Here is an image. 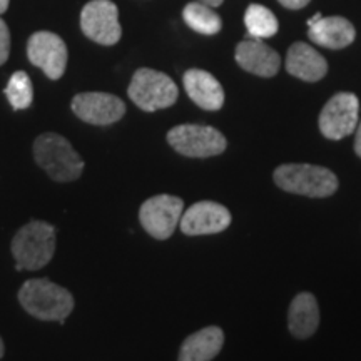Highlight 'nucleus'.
Returning <instances> with one entry per match:
<instances>
[{
  "instance_id": "obj_1",
  "label": "nucleus",
  "mask_w": 361,
  "mask_h": 361,
  "mask_svg": "<svg viewBox=\"0 0 361 361\" xmlns=\"http://www.w3.org/2000/svg\"><path fill=\"white\" fill-rule=\"evenodd\" d=\"M17 298L25 313L40 322L64 323L75 305L69 290L47 278L27 279L20 286Z\"/></svg>"
},
{
  "instance_id": "obj_2",
  "label": "nucleus",
  "mask_w": 361,
  "mask_h": 361,
  "mask_svg": "<svg viewBox=\"0 0 361 361\" xmlns=\"http://www.w3.org/2000/svg\"><path fill=\"white\" fill-rule=\"evenodd\" d=\"M34 159L56 183H72L82 176L84 161L64 135L40 134L34 142Z\"/></svg>"
},
{
  "instance_id": "obj_3",
  "label": "nucleus",
  "mask_w": 361,
  "mask_h": 361,
  "mask_svg": "<svg viewBox=\"0 0 361 361\" xmlns=\"http://www.w3.org/2000/svg\"><path fill=\"white\" fill-rule=\"evenodd\" d=\"M11 250L17 271L44 268L56 252V228L45 221H30L16 233Z\"/></svg>"
},
{
  "instance_id": "obj_4",
  "label": "nucleus",
  "mask_w": 361,
  "mask_h": 361,
  "mask_svg": "<svg viewBox=\"0 0 361 361\" xmlns=\"http://www.w3.org/2000/svg\"><path fill=\"white\" fill-rule=\"evenodd\" d=\"M274 184L290 194L306 197H329L338 191L333 171L314 164H281L273 173Z\"/></svg>"
},
{
  "instance_id": "obj_5",
  "label": "nucleus",
  "mask_w": 361,
  "mask_h": 361,
  "mask_svg": "<svg viewBox=\"0 0 361 361\" xmlns=\"http://www.w3.org/2000/svg\"><path fill=\"white\" fill-rule=\"evenodd\" d=\"M128 94L139 109L154 112L173 106L179 97V89L164 72L142 67L133 75Z\"/></svg>"
},
{
  "instance_id": "obj_6",
  "label": "nucleus",
  "mask_w": 361,
  "mask_h": 361,
  "mask_svg": "<svg viewBox=\"0 0 361 361\" xmlns=\"http://www.w3.org/2000/svg\"><path fill=\"white\" fill-rule=\"evenodd\" d=\"M168 142L180 156L213 157L223 154L228 147V141L218 129L201 124H180L168 133Z\"/></svg>"
},
{
  "instance_id": "obj_7",
  "label": "nucleus",
  "mask_w": 361,
  "mask_h": 361,
  "mask_svg": "<svg viewBox=\"0 0 361 361\" xmlns=\"http://www.w3.org/2000/svg\"><path fill=\"white\" fill-rule=\"evenodd\" d=\"M184 213V201L173 194H157L146 200L139 209V223L149 236L159 241L173 236Z\"/></svg>"
},
{
  "instance_id": "obj_8",
  "label": "nucleus",
  "mask_w": 361,
  "mask_h": 361,
  "mask_svg": "<svg viewBox=\"0 0 361 361\" xmlns=\"http://www.w3.org/2000/svg\"><path fill=\"white\" fill-rule=\"evenodd\" d=\"M360 123V101L351 92H338L324 104L319 114V130L326 139L340 141L353 134Z\"/></svg>"
},
{
  "instance_id": "obj_9",
  "label": "nucleus",
  "mask_w": 361,
  "mask_h": 361,
  "mask_svg": "<svg viewBox=\"0 0 361 361\" xmlns=\"http://www.w3.org/2000/svg\"><path fill=\"white\" fill-rule=\"evenodd\" d=\"M80 29L85 37L101 45L119 42L123 29L119 24V8L111 0H92L80 13Z\"/></svg>"
},
{
  "instance_id": "obj_10",
  "label": "nucleus",
  "mask_w": 361,
  "mask_h": 361,
  "mask_svg": "<svg viewBox=\"0 0 361 361\" xmlns=\"http://www.w3.org/2000/svg\"><path fill=\"white\" fill-rule=\"evenodd\" d=\"M27 57L35 67L42 69L49 79L57 80L64 75L67 67V45L57 34L40 30L30 35Z\"/></svg>"
},
{
  "instance_id": "obj_11",
  "label": "nucleus",
  "mask_w": 361,
  "mask_h": 361,
  "mask_svg": "<svg viewBox=\"0 0 361 361\" xmlns=\"http://www.w3.org/2000/svg\"><path fill=\"white\" fill-rule=\"evenodd\" d=\"M72 111L84 123L92 126H111L126 114V104L114 94L82 92L71 102Z\"/></svg>"
},
{
  "instance_id": "obj_12",
  "label": "nucleus",
  "mask_w": 361,
  "mask_h": 361,
  "mask_svg": "<svg viewBox=\"0 0 361 361\" xmlns=\"http://www.w3.org/2000/svg\"><path fill=\"white\" fill-rule=\"evenodd\" d=\"M231 224V213L219 202L200 201L189 206L179 221V228L186 236L218 234Z\"/></svg>"
},
{
  "instance_id": "obj_13",
  "label": "nucleus",
  "mask_w": 361,
  "mask_h": 361,
  "mask_svg": "<svg viewBox=\"0 0 361 361\" xmlns=\"http://www.w3.org/2000/svg\"><path fill=\"white\" fill-rule=\"evenodd\" d=\"M236 62L243 71L259 78H273L278 74L281 59L279 54L261 39H246L236 47Z\"/></svg>"
},
{
  "instance_id": "obj_14",
  "label": "nucleus",
  "mask_w": 361,
  "mask_h": 361,
  "mask_svg": "<svg viewBox=\"0 0 361 361\" xmlns=\"http://www.w3.org/2000/svg\"><path fill=\"white\" fill-rule=\"evenodd\" d=\"M191 101L204 111H219L224 104V90L219 80L207 71L189 69L183 78Z\"/></svg>"
},
{
  "instance_id": "obj_15",
  "label": "nucleus",
  "mask_w": 361,
  "mask_h": 361,
  "mask_svg": "<svg viewBox=\"0 0 361 361\" xmlns=\"http://www.w3.org/2000/svg\"><path fill=\"white\" fill-rule=\"evenodd\" d=\"M286 71L305 82H318L326 75L328 62L311 45L296 42L288 51Z\"/></svg>"
},
{
  "instance_id": "obj_16",
  "label": "nucleus",
  "mask_w": 361,
  "mask_h": 361,
  "mask_svg": "<svg viewBox=\"0 0 361 361\" xmlns=\"http://www.w3.org/2000/svg\"><path fill=\"white\" fill-rule=\"evenodd\" d=\"M319 326V306L314 295L298 293L288 310V328L298 340H308Z\"/></svg>"
},
{
  "instance_id": "obj_17",
  "label": "nucleus",
  "mask_w": 361,
  "mask_h": 361,
  "mask_svg": "<svg viewBox=\"0 0 361 361\" xmlns=\"http://www.w3.org/2000/svg\"><path fill=\"white\" fill-rule=\"evenodd\" d=\"M223 346V329L219 326H206L183 341L178 361H213L221 353Z\"/></svg>"
},
{
  "instance_id": "obj_18",
  "label": "nucleus",
  "mask_w": 361,
  "mask_h": 361,
  "mask_svg": "<svg viewBox=\"0 0 361 361\" xmlns=\"http://www.w3.org/2000/svg\"><path fill=\"white\" fill-rule=\"evenodd\" d=\"M308 37L322 47L338 51V49H345L353 44L356 30L353 24L345 17H323L314 25L308 27Z\"/></svg>"
},
{
  "instance_id": "obj_19",
  "label": "nucleus",
  "mask_w": 361,
  "mask_h": 361,
  "mask_svg": "<svg viewBox=\"0 0 361 361\" xmlns=\"http://www.w3.org/2000/svg\"><path fill=\"white\" fill-rule=\"evenodd\" d=\"M183 17L184 22L191 27L194 32H200L202 35L218 34L221 27H223V20H221V17L214 12V8L201 2L188 4V6L184 7Z\"/></svg>"
},
{
  "instance_id": "obj_20",
  "label": "nucleus",
  "mask_w": 361,
  "mask_h": 361,
  "mask_svg": "<svg viewBox=\"0 0 361 361\" xmlns=\"http://www.w3.org/2000/svg\"><path fill=\"white\" fill-rule=\"evenodd\" d=\"M247 35L252 39H269L278 32L279 24L276 16L268 7L252 4L245 13Z\"/></svg>"
},
{
  "instance_id": "obj_21",
  "label": "nucleus",
  "mask_w": 361,
  "mask_h": 361,
  "mask_svg": "<svg viewBox=\"0 0 361 361\" xmlns=\"http://www.w3.org/2000/svg\"><path fill=\"white\" fill-rule=\"evenodd\" d=\"M4 92H6L8 102H11V106L16 111L27 109L34 101L32 80H30L29 74L24 71L13 72Z\"/></svg>"
},
{
  "instance_id": "obj_22",
  "label": "nucleus",
  "mask_w": 361,
  "mask_h": 361,
  "mask_svg": "<svg viewBox=\"0 0 361 361\" xmlns=\"http://www.w3.org/2000/svg\"><path fill=\"white\" fill-rule=\"evenodd\" d=\"M11 54V32L6 22L0 17V66L6 64Z\"/></svg>"
},
{
  "instance_id": "obj_23",
  "label": "nucleus",
  "mask_w": 361,
  "mask_h": 361,
  "mask_svg": "<svg viewBox=\"0 0 361 361\" xmlns=\"http://www.w3.org/2000/svg\"><path fill=\"white\" fill-rule=\"evenodd\" d=\"M283 7L291 8V11H300V8L306 7L310 4V0H278Z\"/></svg>"
},
{
  "instance_id": "obj_24",
  "label": "nucleus",
  "mask_w": 361,
  "mask_h": 361,
  "mask_svg": "<svg viewBox=\"0 0 361 361\" xmlns=\"http://www.w3.org/2000/svg\"><path fill=\"white\" fill-rule=\"evenodd\" d=\"M356 135H355V152L356 156L361 159V121L358 123V128H356Z\"/></svg>"
},
{
  "instance_id": "obj_25",
  "label": "nucleus",
  "mask_w": 361,
  "mask_h": 361,
  "mask_svg": "<svg viewBox=\"0 0 361 361\" xmlns=\"http://www.w3.org/2000/svg\"><path fill=\"white\" fill-rule=\"evenodd\" d=\"M201 4H206V6H209V7H213V8H216V7H219L221 4L224 2V0H200Z\"/></svg>"
},
{
  "instance_id": "obj_26",
  "label": "nucleus",
  "mask_w": 361,
  "mask_h": 361,
  "mask_svg": "<svg viewBox=\"0 0 361 361\" xmlns=\"http://www.w3.org/2000/svg\"><path fill=\"white\" fill-rule=\"evenodd\" d=\"M322 19H323V13H322V12H316L314 16L311 17V19L308 20V27H310V25H314L316 22H319V20H322Z\"/></svg>"
},
{
  "instance_id": "obj_27",
  "label": "nucleus",
  "mask_w": 361,
  "mask_h": 361,
  "mask_svg": "<svg viewBox=\"0 0 361 361\" xmlns=\"http://www.w3.org/2000/svg\"><path fill=\"white\" fill-rule=\"evenodd\" d=\"M8 2H11V0H0V13H4L7 11Z\"/></svg>"
},
{
  "instance_id": "obj_28",
  "label": "nucleus",
  "mask_w": 361,
  "mask_h": 361,
  "mask_svg": "<svg viewBox=\"0 0 361 361\" xmlns=\"http://www.w3.org/2000/svg\"><path fill=\"white\" fill-rule=\"evenodd\" d=\"M4 355H6V346H4L2 338H0V360L4 358Z\"/></svg>"
}]
</instances>
